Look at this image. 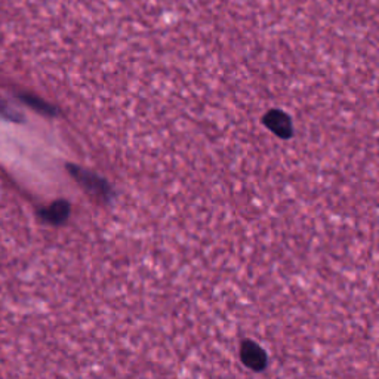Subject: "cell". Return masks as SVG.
<instances>
[{
    "label": "cell",
    "instance_id": "6da1fadb",
    "mask_svg": "<svg viewBox=\"0 0 379 379\" xmlns=\"http://www.w3.org/2000/svg\"><path fill=\"white\" fill-rule=\"evenodd\" d=\"M257 0H78V9L146 30H187Z\"/></svg>",
    "mask_w": 379,
    "mask_h": 379
},
{
    "label": "cell",
    "instance_id": "7a4b0ae2",
    "mask_svg": "<svg viewBox=\"0 0 379 379\" xmlns=\"http://www.w3.org/2000/svg\"><path fill=\"white\" fill-rule=\"evenodd\" d=\"M71 170H73L71 173L76 177V180L81 182L88 190V192H91L95 196H101L104 199L108 197L110 190H108V185L104 180L98 178L97 175H93V173H89L83 169L71 168Z\"/></svg>",
    "mask_w": 379,
    "mask_h": 379
},
{
    "label": "cell",
    "instance_id": "3957f363",
    "mask_svg": "<svg viewBox=\"0 0 379 379\" xmlns=\"http://www.w3.org/2000/svg\"><path fill=\"white\" fill-rule=\"evenodd\" d=\"M240 358L249 369L255 371V372L262 371L267 365L265 351L261 349L258 344L250 342V341L243 344L242 351H240Z\"/></svg>",
    "mask_w": 379,
    "mask_h": 379
},
{
    "label": "cell",
    "instance_id": "277c9868",
    "mask_svg": "<svg viewBox=\"0 0 379 379\" xmlns=\"http://www.w3.org/2000/svg\"><path fill=\"white\" fill-rule=\"evenodd\" d=\"M69 215V204L64 202H58L55 203L54 206H51L45 212V218L47 221H51V223H61V221H64Z\"/></svg>",
    "mask_w": 379,
    "mask_h": 379
}]
</instances>
